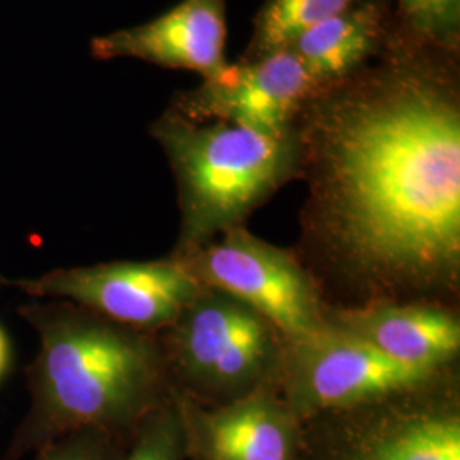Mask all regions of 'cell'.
Returning a JSON list of instances; mask_svg holds the SVG:
<instances>
[{"label":"cell","mask_w":460,"mask_h":460,"mask_svg":"<svg viewBox=\"0 0 460 460\" xmlns=\"http://www.w3.org/2000/svg\"><path fill=\"white\" fill-rule=\"evenodd\" d=\"M307 234L368 302L457 290L460 51L399 30L296 121Z\"/></svg>","instance_id":"6da1fadb"},{"label":"cell","mask_w":460,"mask_h":460,"mask_svg":"<svg viewBox=\"0 0 460 460\" xmlns=\"http://www.w3.org/2000/svg\"><path fill=\"white\" fill-rule=\"evenodd\" d=\"M17 314L34 329L40 349L26 374L31 401L11 457L79 429L130 435L172 393L157 332L55 298H34Z\"/></svg>","instance_id":"7a4b0ae2"},{"label":"cell","mask_w":460,"mask_h":460,"mask_svg":"<svg viewBox=\"0 0 460 460\" xmlns=\"http://www.w3.org/2000/svg\"><path fill=\"white\" fill-rule=\"evenodd\" d=\"M172 171L180 232L171 258H182L227 230L300 178L298 132L271 137L222 121L198 123L167 106L150 125Z\"/></svg>","instance_id":"3957f363"},{"label":"cell","mask_w":460,"mask_h":460,"mask_svg":"<svg viewBox=\"0 0 460 460\" xmlns=\"http://www.w3.org/2000/svg\"><path fill=\"white\" fill-rule=\"evenodd\" d=\"M157 336L172 391L205 406L279 387L288 348L264 315L203 285Z\"/></svg>","instance_id":"277c9868"},{"label":"cell","mask_w":460,"mask_h":460,"mask_svg":"<svg viewBox=\"0 0 460 460\" xmlns=\"http://www.w3.org/2000/svg\"><path fill=\"white\" fill-rule=\"evenodd\" d=\"M300 425L298 460H460L454 376L376 402L321 412Z\"/></svg>","instance_id":"5b68a950"},{"label":"cell","mask_w":460,"mask_h":460,"mask_svg":"<svg viewBox=\"0 0 460 460\" xmlns=\"http://www.w3.org/2000/svg\"><path fill=\"white\" fill-rule=\"evenodd\" d=\"M172 260L199 285L235 296L264 315L288 343L326 328L328 304L311 271L290 251L256 237L246 226Z\"/></svg>","instance_id":"8992f818"},{"label":"cell","mask_w":460,"mask_h":460,"mask_svg":"<svg viewBox=\"0 0 460 460\" xmlns=\"http://www.w3.org/2000/svg\"><path fill=\"white\" fill-rule=\"evenodd\" d=\"M454 376L395 362L362 340L326 328L288 343L279 391L302 423L315 414L376 402Z\"/></svg>","instance_id":"52a82bcc"},{"label":"cell","mask_w":460,"mask_h":460,"mask_svg":"<svg viewBox=\"0 0 460 460\" xmlns=\"http://www.w3.org/2000/svg\"><path fill=\"white\" fill-rule=\"evenodd\" d=\"M33 298L75 304L128 328L159 332L199 290L172 258L58 268L31 279H4Z\"/></svg>","instance_id":"ba28073f"},{"label":"cell","mask_w":460,"mask_h":460,"mask_svg":"<svg viewBox=\"0 0 460 460\" xmlns=\"http://www.w3.org/2000/svg\"><path fill=\"white\" fill-rule=\"evenodd\" d=\"M317 91L292 49L256 60L239 58L215 79L178 93L171 108L184 118L222 121L281 137L296 132L298 116Z\"/></svg>","instance_id":"9c48e42d"},{"label":"cell","mask_w":460,"mask_h":460,"mask_svg":"<svg viewBox=\"0 0 460 460\" xmlns=\"http://www.w3.org/2000/svg\"><path fill=\"white\" fill-rule=\"evenodd\" d=\"M176 399L186 435V459L300 457L302 425L279 395V387H263L218 406H205L181 394Z\"/></svg>","instance_id":"30bf717a"},{"label":"cell","mask_w":460,"mask_h":460,"mask_svg":"<svg viewBox=\"0 0 460 460\" xmlns=\"http://www.w3.org/2000/svg\"><path fill=\"white\" fill-rule=\"evenodd\" d=\"M227 2L181 0L148 22L96 36L91 53L98 60L137 58L152 66L197 72L203 81L227 66Z\"/></svg>","instance_id":"8fae6325"},{"label":"cell","mask_w":460,"mask_h":460,"mask_svg":"<svg viewBox=\"0 0 460 460\" xmlns=\"http://www.w3.org/2000/svg\"><path fill=\"white\" fill-rule=\"evenodd\" d=\"M324 321L404 365L454 370L459 360V315L437 304L378 300L351 307L328 305Z\"/></svg>","instance_id":"7c38bea8"},{"label":"cell","mask_w":460,"mask_h":460,"mask_svg":"<svg viewBox=\"0 0 460 460\" xmlns=\"http://www.w3.org/2000/svg\"><path fill=\"white\" fill-rule=\"evenodd\" d=\"M397 31L389 0H362L300 34L290 49L317 89L374 62Z\"/></svg>","instance_id":"4fadbf2b"},{"label":"cell","mask_w":460,"mask_h":460,"mask_svg":"<svg viewBox=\"0 0 460 460\" xmlns=\"http://www.w3.org/2000/svg\"><path fill=\"white\" fill-rule=\"evenodd\" d=\"M362 0H264L252 21L243 60H256L288 49L300 34Z\"/></svg>","instance_id":"5bb4252c"},{"label":"cell","mask_w":460,"mask_h":460,"mask_svg":"<svg viewBox=\"0 0 460 460\" xmlns=\"http://www.w3.org/2000/svg\"><path fill=\"white\" fill-rule=\"evenodd\" d=\"M395 26L414 41L460 51V0H389Z\"/></svg>","instance_id":"9a60e30c"},{"label":"cell","mask_w":460,"mask_h":460,"mask_svg":"<svg viewBox=\"0 0 460 460\" xmlns=\"http://www.w3.org/2000/svg\"><path fill=\"white\" fill-rule=\"evenodd\" d=\"M119 460H186V435L174 391L133 428Z\"/></svg>","instance_id":"2e32d148"},{"label":"cell","mask_w":460,"mask_h":460,"mask_svg":"<svg viewBox=\"0 0 460 460\" xmlns=\"http://www.w3.org/2000/svg\"><path fill=\"white\" fill-rule=\"evenodd\" d=\"M127 438L130 435L96 428L79 429L40 448L36 460H119Z\"/></svg>","instance_id":"e0dca14e"},{"label":"cell","mask_w":460,"mask_h":460,"mask_svg":"<svg viewBox=\"0 0 460 460\" xmlns=\"http://www.w3.org/2000/svg\"><path fill=\"white\" fill-rule=\"evenodd\" d=\"M13 360V348H11V340L5 332V329L0 326V380L7 374L9 367Z\"/></svg>","instance_id":"ac0fdd59"},{"label":"cell","mask_w":460,"mask_h":460,"mask_svg":"<svg viewBox=\"0 0 460 460\" xmlns=\"http://www.w3.org/2000/svg\"><path fill=\"white\" fill-rule=\"evenodd\" d=\"M4 287H5V285H4V279L0 277V292H2V288H4Z\"/></svg>","instance_id":"d6986e66"}]
</instances>
